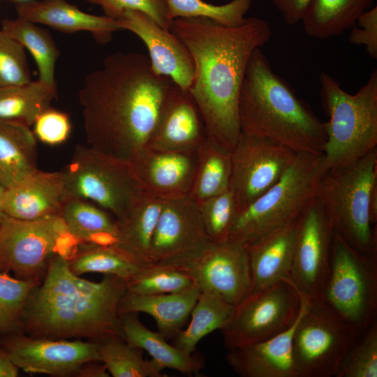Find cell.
<instances>
[{
    "label": "cell",
    "instance_id": "f1b7e54d",
    "mask_svg": "<svg viewBox=\"0 0 377 377\" xmlns=\"http://www.w3.org/2000/svg\"><path fill=\"white\" fill-rule=\"evenodd\" d=\"M60 216L79 244H116V219L99 206L82 199H67Z\"/></svg>",
    "mask_w": 377,
    "mask_h": 377
},
{
    "label": "cell",
    "instance_id": "b9f144b4",
    "mask_svg": "<svg viewBox=\"0 0 377 377\" xmlns=\"http://www.w3.org/2000/svg\"><path fill=\"white\" fill-rule=\"evenodd\" d=\"M31 81L25 48L0 27V87Z\"/></svg>",
    "mask_w": 377,
    "mask_h": 377
},
{
    "label": "cell",
    "instance_id": "277c9868",
    "mask_svg": "<svg viewBox=\"0 0 377 377\" xmlns=\"http://www.w3.org/2000/svg\"><path fill=\"white\" fill-rule=\"evenodd\" d=\"M238 117L241 132L268 138L296 153H323L326 121L273 71L262 48L256 49L248 62Z\"/></svg>",
    "mask_w": 377,
    "mask_h": 377
},
{
    "label": "cell",
    "instance_id": "9c48e42d",
    "mask_svg": "<svg viewBox=\"0 0 377 377\" xmlns=\"http://www.w3.org/2000/svg\"><path fill=\"white\" fill-rule=\"evenodd\" d=\"M300 296V313L293 339L296 376H335L360 334L324 301Z\"/></svg>",
    "mask_w": 377,
    "mask_h": 377
},
{
    "label": "cell",
    "instance_id": "bcb514c9",
    "mask_svg": "<svg viewBox=\"0 0 377 377\" xmlns=\"http://www.w3.org/2000/svg\"><path fill=\"white\" fill-rule=\"evenodd\" d=\"M289 26L301 22L304 13L312 0H269Z\"/></svg>",
    "mask_w": 377,
    "mask_h": 377
},
{
    "label": "cell",
    "instance_id": "2e32d148",
    "mask_svg": "<svg viewBox=\"0 0 377 377\" xmlns=\"http://www.w3.org/2000/svg\"><path fill=\"white\" fill-rule=\"evenodd\" d=\"M0 345L24 372L75 376L85 363L101 361L98 343L81 339L35 337L22 332L0 337Z\"/></svg>",
    "mask_w": 377,
    "mask_h": 377
},
{
    "label": "cell",
    "instance_id": "ab89813d",
    "mask_svg": "<svg viewBox=\"0 0 377 377\" xmlns=\"http://www.w3.org/2000/svg\"><path fill=\"white\" fill-rule=\"evenodd\" d=\"M197 203L209 239L216 242L228 241L237 214L230 188Z\"/></svg>",
    "mask_w": 377,
    "mask_h": 377
},
{
    "label": "cell",
    "instance_id": "484cf974",
    "mask_svg": "<svg viewBox=\"0 0 377 377\" xmlns=\"http://www.w3.org/2000/svg\"><path fill=\"white\" fill-rule=\"evenodd\" d=\"M163 200L146 191L135 205L116 219L114 246L140 266L152 263L149 257L151 238L161 212Z\"/></svg>",
    "mask_w": 377,
    "mask_h": 377
},
{
    "label": "cell",
    "instance_id": "30bf717a",
    "mask_svg": "<svg viewBox=\"0 0 377 377\" xmlns=\"http://www.w3.org/2000/svg\"><path fill=\"white\" fill-rule=\"evenodd\" d=\"M78 244L60 216L36 220L6 216L0 221V271L42 281L50 258L59 253L69 259Z\"/></svg>",
    "mask_w": 377,
    "mask_h": 377
},
{
    "label": "cell",
    "instance_id": "ffe728a7",
    "mask_svg": "<svg viewBox=\"0 0 377 377\" xmlns=\"http://www.w3.org/2000/svg\"><path fill=\"white\" fill-rule=\"evenodd\" d=\"M198 151H157L145 146L130 162L148 192L162 200L172 199L188 195Z\"/></svg>",
    "mask_w": 377,
    "mask_h": 377
},
{
    "label": "cell",
    "instance_id": "52a82bcc",
    "mask_svg": "<svg viewBox=\"0 0 377 377\" xmlns=\"http://www.w3.org/2000/svg\"><path fill=\"white\" fill-rule=\"evenodd\" d=\"M325 170L323 153H297L281 178L237 213L228 240L247 247L295 222Z\"/></svg>",
    "mask_w": 377,
    "mask_h": 377
},
{
    "label": "cell",
    "instance_id": "e575fe53",
    "mask_svg": "<svg viewBox=\"0 0 377 377\" xmlns=\"http://www.w3.org/2000/svg\"><path fill=\"white\" fill-rule=\"evenodd\" d=\"M71 271L77 276L86 273L114 275L127 281L140 265L114 245L78 244L68 259Z\"/></svg>",
    "mask_w": 377,
    "mask_h": 377
},
{
    "label": "cell",
    "instance_id": "44dd1931",
    "mask_svg": "<svg viewBox=\"0 0 377 377\" xmlns=\"http://www.w3.org/2000/svg\"><path fill=\"white\" fill-rule=\"evenodd\" d=\"M300 313L287 330L267 339L228 350L226 360L242 377H297L293 339Z\"/></svg>",
    "mask_w": 377,
    "mask_h": 377
},
{
    "label": "cell",
    "instance_id": "cb8c5ba5",
    "mask_svg": "<svg viewBox=\"0 0 377 377\" xmlns=\"http://www.w3.org/2000/svg\"><path fill=\"white\" fill-rule=\"evenodd\" d=\"M295 231V222L246 247L251 276V294L290 279Z\"/></svg>",
    "mask_w": 377,
    "mask_h": 377
},
{
    "label": "cell",
    "instance_id": "836d02e7",
    "mask_svg": "<svg viewBox=\"0 0 377 377\" xmlns=\"http://www.w3.org/2000/svg\"><path fill=\"white\" fill-rule=\"evenodd\" d=\"M230 152L206 138L198 151L195 172L188 195L200 202L229 188Z\"/></svg>",
    "mask_w": 377,
    "mask_h": 377
},
{
    "label": "cell",
    "instance_id": "6da1fadb",
    "mask_svg": "<svg viewBox=\"0 0 377 377\" xmlns=\"http://www.w3.org/2000/svg\"><path fill=\"white\" fill-rule=\"evenodd\" d=\"M170 30L189 51L194 77L188 89L203 121L207 138L231 152L241 129L238 103L252 53L269 40L264 20L248 17L226 27L205 17L173 19Z\"/></svg>",
    "mask_w": 377,
    "mask_h": 377
},
{
    "label": "cell",
    "instance_id": "4dcf8cb0",
    "mask_svg": "<svg viewBox=\"0 0 377 377\" xmlns=\"http://www.w3.org/2000/svg\"><path fill=\"white\" fill-rule=\"evenodd\" d=\"M56 98L57 89L39 80L0 87V121L18 122L31 128Z\"/></svg>",
    "mask_w": 377,
    "mask_h": 377
},
{
    "label": "cell",
    "instance_id": "4316f807",
    "mask_svg": "<svg viewBox=\"0 0 377 377\" xmlns=\"http://www.w3.org/2000/svg\"><path fill=\"white\" fill-rule=\"evenodd\" d=\"M119 317L124 340L147 352L161 370L171 369L191 375L198 373L204 367L200 357L169 344L162 334L150 330L142 323L136 313H126Z\"/></svg>",
    "mask_w": 377,
    "mask_h": 377
},
{
    "label": "cell",
    "instance_id": "60d3db41",
    "mask_svg": "<svg viewBox=\"0 0 377 377\" xmlns=\"http://www.w3.org/2000/svg\"><path fill=\"white\" fill-rule=\"evenodd\" d=\"M335 377H377V320L355 339Z\"/></svg>",
    "mask_w": 377,
    "mask_h": 377
},
{
    "label": "cell",
    "instance_id": "7a4b0ae2",
    "mask_svg": "<svg viewBox=\"0 0 377 377\" xmlns=\"http://www.w3.org/2000/svg\"><path fill=\"white\" fill-rule=\"evenodd\" d=\"M172 81L149 57L117 52L84 79L78 94L88 146L130 161L142 150Z\"/></svg>",
    "mask_w": 377,
    "mask_h": 377
},
{
    "label": "cell",
    "instance_id": "d4e9b609",
    "mask_svg": "<svg viewBox=\"0 0 377 377\" xmlns=\"http://www.w3.org/2000/svg\"><path fill=\"white\" fill-rule=\"evenodd\" d=\"M200 290H186L160 295H140L126 291L121 298L118 313H144L156 323L158 332L165 339L174 338L182 329L198 300Z\"/></svg>",
    "mask_w": 377,
    "mask_h": 377
},
{
    "label": "cell",
    "instance_id": "d590c367",
    "mask_svg": "<svg viewBox=\"0 0 377 377\" xmlns=\"http://www.w3.org/2000/svg\"><path fill=\"white\" fill-rule=\"evenodd\" d=\"M101 362L113 377H162L161 370L151 360L143 357L142 350L113 337L98 341Z\"/></svg>",
    "mask_w": 377,
    "mask_h": 377
},
{
    "label": "cell",
    "instance_id": "ba28073f",
    "mask_svg": "<svg viewBox=\"0 0 377 377\" xmlns=\"http://www.w3.org/2000/svg\"><path fill=\"white\" fill-rule=\"evenodd\" d=\"M64 197L89 201L120 219L147 191L128 161L77 145L61 170Z\"/></svg>",
    "mask_w": 377,
    "mask_h": 377
},
{
    "label": "cell",
    "instance_id": "1f68e13d",
    "mask_svg": "<svg viewBox=\"0 0 377 377\" xmlns=\"http://www.w3.org/2000/svg\"><path fill=\"white\" fill-rule=\"evenodd\" d=\"M0 27L31 53L37 65L38 80L57 89L54 71L60 53L50 32L36 23L19 17L3 19Z\"/></svg>",
    "mask_w": 377,
    "mask_h": 377
},
{
    "label": "cell",
    "instance_id": "f6af8a7d",
    "mask_svg": "<svg viewBox=\"0 0 377 377\" xmlns=\"http://www.w3.org/2000/svg\"><path fill=\"white\" fill-rule=\"evenodd\" d=\"M348 36L350 43L364 45L367 54L377 59V7L369 8L357 18L350 29Z\"/></svg>",
    "mask_w": 377,
    "mask_h": 377
},
{
    "label": "cell",
    "instance_id": "603a6c76",
    "mask_svg": "<svg viewBox=\"0 0 377 377\" xmlns=\"http://www.w3.org/2000/svg\"><path fill=\"white\" fill-rule=\"evenodd\" d=\"M15 9L17 17L59 31H89L100 43L110 42L112 34L120 30L116 20L85 13L64 0H33L19 3Z\"/></svg>",
    "mask_w": 377,
    "mask_h": 377
},
{
    "label": "cell",
    "instance_id": "ac0fdd59",
    "mask_svg": "<svg viewBox=\"0 0 377 377\" xmlns=\"http://www.w3.org/2000/svg\"><path fill=\"white\" fill-rule=\"evenodd\" d=\"M116 20L120 30L133 32L146 45L155 73L168 77L182 89L188 90L194 77V64L177 35L139 10H126Z\"/></svg>",
    "mask_w": 377,
    "mask_h": 377
},
{
    "label": "cell",
    "instance_id": "8d00e7d4",
    "mask_svg": "<svg viewBox=\"0 0 377 377\" xmlns=\"http://www.w3.org/2000/svg\"><path fill=\"white\" fill-rule=\"evenodd\" d=\"M126 286L127 291L132 293L160 295L180 292L196 286L192 278L179 268L152 263L140 267L126 281Z\"/></svg>",
    "mask_w": 377,
    "mask_h": 377
},
{
    "label": "cell",
    "instance_id": "8992f818",
    "mask_svg": "<svg viewBox=\"0 0 377 377\" xmlns=\"http://www.w3.org/2000/svg\"><path fill=\"white\" fill-rule=\"evenodd\" d=\"M320 96L329 117L323 151L325 170L360 158L377 148V71L354 94L330 75L319 77Z\"/></svg>",
    "mask_w": 377,
    "mask_h": 377
},
{
    "label": "cell",
    "instance_id": "c3c4849f",
    "mask_svg": "<svg viewBox=\"0 0 377 377\" xmlns=\"http://www.w3.org/2000/svg\"><path fill=\"white\" fill-rule=\"evenodd\" d=\"M20 369L0 345V377H17Z\"/></svg>",
    "mask_w": 377,
    "mask_h": 377
},
{
    "label": "cell",
    "instance_id": "7402d4cb",
    "mask_svg": "<svg viewBox=\"0 0 377 377\" xmlns=\"http://www.w3.org/2000/svg\"><path fill=\"white\" fill-rule=\"evenodd\" d=\"M65 201L61 171L38 170L19 184L6 189L3 211L20 220H36L60 216Z\"/></svg>",
    "mask_w": 377,
    "mask_h": 377
},
{
    "label": "cell",
    "instance_id": "e0dca14e",
    "mask_svg": "<svg viewBox=\"0 0 377 377\" xmlns=\"http://www.w3.org/2000/svg\"><path fill=\"white\" fill-rule=\"evenodd\" d=\"M210 241L197 202L188 195L163 200L149 257L151 263L177 266Z\"/></svg>",
    "mask_w": 377,
    "mask_h": 377
},
{
    "label": "cell",
    "instance_id": "4fadbf2b",
    "mask_svg": "<svg viewBox=\"0 0 377 377\" xmlns=\"http://www.w3.org/2000/svg\"><path fill=\"white\" fill-rule=\"evenodd\" d=\"M334 232L326 214L313 199L295 221L290 281L311 302L322 301L330 271Z\"/></svg>",
    "mask_w": 377,
    "mask_h": 377
},
{
    "label": "cell",
    "instance_id": "d6a6232c",
    "mask_svg": "<svg viewBox=\"0 0 377 377\" xmlns=\"http://www.w3.org/2000/svg\"><path fill=\"white\" fill-rule=\"evenodd\" d=\"M235 308L214 293L200 291L191 313V320L174 337V346L186 353H194L197 344L203 337L226 325Z\"/></svg>",
    "mask_w": 377,
    "mask_h": 377
},
{
    "label": "cell",
    "instance_id": "7dc6e473",
    "mask_svg": "<svg viewBox=\"0 0 377 377\" xmlns=\"http://www.w3.org/2000/svg\"><path fill=\"white\" fill-rule=\"evenodd\" d=\"M80 377H109L110 374L101 361H92L83 364L75 374Z\"/></svg>",
    "mask_w": 377,
    "mask_h": 377
},
{
    "label": "cell",
    "instance_id": "f546056e",
    "mask_svg": "<svg viewBox=\"0 0 377 377\" xmlns=\"http://www.w3.org/2000/svg\"><path fill=\"white\" fill-rule=\"evenodd\" d=\"M374 0H312L301 22L306 35L316 39L337 36L353 27Z\"/></svg>",
    "mask_w": 377,
    "mask_h": 377
},
{
    "label": "cell",
    "instance_id": "5bb4252c",
    "mask_svg": "<svg viewBox=\"0 0 377 377\" xmlns=\"http://www.w3.org/2000/svg\"><path fill=\"white\" fill-rule=\"evenodd\" d=\"M297 154L268 138L241 132L230 152L229 184L237 213L274 185Z\"/></svg>",
    "mask_w": 377,
    "mask_h": 377
},
{
    "label": "cell",
    "instance_id": "83f0119b",
    "mask_svg": "<svg viewBox=\"0 0 377 377\" xmlns=\"http://www.w3.org/2000/svg\"><path fill=\"white\" fill-rule=\"evenodd\" d=\"M38 170L36 138L31 128L0 121V182L8 189Z\"/></svg>",
    "mask_w": 377,
    "mask_h": 377
},
{
    "label": "cell",
    "instance_id": "9a60e30c",
    "mask_svg": "<svg viewBox=\"0 0 377 377\" xmlns=\"http://www.w3.org/2000/svg\"><path fill=\"white\" fill-rule=\"evenodd\" d=\"M187 273L200 291L214 293L237 306L251 293V276L246 247L230 240L210 241L177 266Z\"/></svg>",
    "mask_w": 377,
    "mask_h": 377
},
{
    "label": "cell",
    "instance_id": "ee69618b",
    "mask_svg": "<svg viewBox=\"0 0 377 377\" xmlns=\"http://www.w3.org/2000/svg\"><path fill=\"white\" fill-rule=\"evenodd\" d=\"M33 126L36 138L52 146L64 143L71 131L69 115L51 107L38 115Z\"/></svg>",
    "mask_w": 377,
    "mask_h": 377
},
{
    "label": "cell",
    "instance_id": "f35d334b",
    "mask_svg": "<svg viewBox=\"0 0 377 377\" xmlns=\"http://www.w3.org/2000/svg\"><path fill=\"white\" fill-rule=\"evenodd\" d=\"M169 18L205 17L226 27H237L245 21L252 0H231L215 5L202 0H165Z\"/></svg>",
    "mask_w": 377,
    "mask_h": 377
},
{
    "label": "cell",
    "instance_id": "74e56055",
    "mask_svg": "<svg viewBox=\"0 0 377 377\" xmlns=\"http://www.w3.org/2000/svg\"><path fill=\"white\" fill-rule=\"evenodd\" d=\"M40 281L20 279L0 271V337L22 332L27 302Z\"/></svg>",
    "mask_w": 377,
    "mask_h": 377
},
{
    "label": "cell",
    "instance_id": "681fc988",
    "mask_svg": "<svg viewBox=\"0 0 377 377\" xmlns=\"http://www.w3.org/2000/svg\"><path fill=\"white\" fill-rule=\"evenodd\" d=\"M6 188L0 182V221H2L6 215L3 211V202L6 195Z\"/></svg>",
    "mask_w": 377,
    "mask_h": 377
},
{
    "label": "cell",
    "instance_id": "d6986e66",
    "mask_svg": "<svg viewBox=\"0 0 377 377\" xmlns=\"http://www.w3.org/2000/svg\"><path fill=\"white\" fill-rule=\"evenodd\" d=\"M206 138L202 119L190 92L172 82L146 147L157 151L196 152Z\"/></svg>",
    "mask_w": 377,
    "mask_h": 377
},
{
    "label": "cell",
    "instance_id": "5b68a950",
    "mask_svg": "<svg viewBox=\"0 0 377 377\" xmlns=\"http://www.w3.org/2000/svg\"><path fill=\"white\" fill-rule=\"evenodd\" d=\"M376 186L377 148L349 163L325 170L315 192L334 234L367 255H377L376 226L371 223L369 210Z\"/></svg>",
    "mask_w": 377,
    "mask_h": 377
},
{
    "label": "cell",
    "instance_id": "7bdbcfd3",
    "mask_svg": "<svg viewBox=\"0 0 377 377\" xmlns=\"http://www.w3.org/2000/svg\"><path fill=\"white\" fill-rule=\"evenodd\" d=\"M98 5L105 15L117 20L126 10L141 11L157 22L161 27L170 29L172 21L168 14L165 0H86Z\"/></svg>",
    "mask_w": 377,
    "mask_h": 377
},
{
    "label": "cell",
    "instance_id": "f907efd6",
    "mask_svg": "<svg viewBox=\"0 0 377 377\" xmlns=\"http://www.w3.org/2000/svg\"><path fill=\"white\" fill-rule=\"evenodd\" d=\"M1 0H0L1 1ZM13 1H17L19 3H23V2H27V1H33V0H13Z\"/></svg>",
    "mask_w": 377,
    "mask_h": 377
},
{
    "label": "cell",
    "instance_id": "3957f363",
    "mask_svg": "<svg viewBox=\"0 0 377 377\" xmlns=\"http://www.w3.org/2000/svg\"><path fill=\"white\" fill-rule=\"evenodd\" d=\"M126 291L122 279L110 274L98 282L82 279L71 271L66 256L54 254L27 302L22 332L96 342L113 337L124 339L118 308Z\"/></svg>",
    "mask_w": 377,
    "mask_h": 377
},
{
    "label": "cell",
    "instance_id": "7c38bea8",
    "mask_svg": "<svg viewBox=\"0 0 377 377\" xmlns=\"http://www.w3.org/2000/svg\"><path fill=\"white\" fill-rule=\"evenodd\" d=\"M300 308V296L290 279L251 294L220 330L223 345L230 350L276 335L292 325Z\"/></svg>",
    "mask_w": 377,
    "mask_h": 377
},
{
    "label": "cell",
    "instance_id": "8fae6325",
    "mask_svg": "<svg viewBox=\"0 0 377 377\" xmlns=\"http://www.w3.org/2000/svg\"><path fill=\"white\" fill-rule=\"evenodd\" d=\"M360 334L377 320V255L362 253L334 234L323 300Z\"/></svg>",
    "mask_w": 377,
    "mask_h": 377
}]
</instances>
